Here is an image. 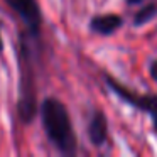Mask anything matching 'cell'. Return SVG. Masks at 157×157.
Segmentation results:
<instances>
[{
	"mask_svg": "<svg viewBox=\"0 0 157 157\" xmlns=\"http://www.w3.org/2000/svg\"><path fill=\"white\" fill-rule=\"evenodd\" d=\"M41 120L49 142L63 155H75L78 152V139H76L75 127L68 108L61 100L48 96L41 103Z\"/></svg>",
	"mask_w": 157,
	"mask_h": 157,
	"instance_id": "1",
	"label": "cell"
},
{
	"mask_svg": "<svg viewBox=\"0 0 157 157\" xmlns=\"http://www.w3.org/2000/svg\"><path fill=\"white\" fill-rule=\"evenodd\" d=\"M34 36H21L19 42V100L17 112L22 123H31L37 112V90H36V69H34V51H32Z\"/></svg>",
	"mask_w": 157,
	"mask_h": 157,
	"instance_id": "2",
	"label": "cell"
},
{
	"mask_svg": "<svg viewBox=\"0 0 157 157\" xmlns=\"http://www.w3.org/2000/svg\"><path fill=\"white\" fill-rule=\"evenodd\" d=\"M105 83L110 88V91L115 93L120 100H123L130 106L137 108L139 112L149 113L150 120H152V127L157 132V95H154V93H137L133 90L127 88L125 85H122L118 79H115L110 75H105Z\"/></svg>",
	"mask_w": 157,
	"mask_h": 157,
	"instance_id": "3",
	"label": "cell"
},
{
	"mask_svg": "<svg viewBox=\"0 0 157 157\" xmlns=\"http://www.w3.org/2000/svg\"><path fill=\"white\" fill-rule=\"evenodd\" d=\"M5 2L22 19L29 34L39 37L42 25V12L37 0H5Z\"/></svg>",
	"mask_w": 157,
	"mask_h": 157,
	"instance_id": "4",
	"label": "cell"
},
{
	"mask_svg": "<svg viewBox=\"0 0 157 157\" xmlns=\"http://www.w3.org/2000/svg\"><path fill=\"white\" fill-rule=\"evenodd\" d=\"M123 25V17L118 14H98L90 19V31L96 36H108L115 34Z\"/></svg>",
	"mask_w": 157,
	"mask_h": 157,
	"instance_id": "5",
	"label": "cell"
},
{
	"mask_svg": "<svg viewBox=\"0 0 157 157\" xmlns=\"http://www.w3.org/2000/svg\"><path fill=\"white\" fill-rule=\"evenodd\" d=\"M88 137L95 147H101L108 140V120L101 110H95L88 122Z\"/></svg>",
	"mask_w": 157,
	"mask_h": 157,
	"instance_id": "6",
	"label": "cell"
},
{
	"mask_svg": "<svg viewBox=\"0 0 157 157\" xmlns=\"http://www.w3.org/2000/svg\"><path fill=\"white\" fill-rule=\"evenodd\" d=\"M155 17H157V0H152V2H147L145 5H142L140 9H137V12L133 14L132 24L135 27H140V25H145L147 22H150Z\"/></svg>",
	"mask_w": 157,
	"mask_h": 157,
	"instance_id": "7",
	"label": "cell"
},
{
	"mask_svg": "<svg viewBox=\"0 0 157 157\" xmlns=\"http://www.w3.org/2000/svg\"><path fill=\"white\" fill-rule=\"evenodd\" d=\"M149 75H150V78L157 83V58L149 63Z\"/></svg>",
	"mask_w": 157,
	"mask_h": 157,
	"instance_id": "8",
	"label": "cell"
},
{
	"mask_svg": "<svg viewBox=\"0 0 157 157\" xmlns=\"http://www.w3.org/2000/svg\"><path fill=\"white\" fill-rule=\"evenodd\" d=\"M144 0H125V4L128 5V7H133V5H140Z\"/></svg>",
	"mask_w": 157,
	"mask_h": 157,
	"instance_id": "9",
	"label": "cell"
},
{
	"mask_svg": "<svg viewBox=\"0 0 157 157\" xmlns=\"http://www.w3.org/2000/svg\"><path fill=\"white\" fill-rule=\"evenodd\" d=\"M4 51V39H2V34H0V54Z\"/></svg>",
	"mask_w": 157,
	"mask_h": 157,
	"instance_id": "10",
	"label": "cell"
}]
</instances>
